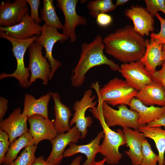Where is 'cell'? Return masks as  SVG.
<instances>
[{
  "mask_svg": "<svg viewBox=\"0 0 165 165\" xmlns=\"http://www.w3.org/2000/svg\"><path fill=\"white\" fill-rule=\"evenodd\" d=\"M90 111L94 117L100 121L104 133L103 140L100 145L99 153L106 158V162L108 164L113 165L118 164L123 156L119 151V148L126 144L123 131L118 129L116 132L111 129L105 123L97 107Z\"/></svg>",
  "mask_w": 165,
  "mask_h": 165,
  "instance_id": "cell-3",
  "label": "cell"
},
{
  "mask_svg": "<svg viewBox=\"0 0 165 165\" xmlns=\"http://www.w3.org/2000/svg\"><path fill=\"white\" fill-rule=\"evenodd\" d=\"M128 0H117L115 4L116 6L123 5L129 1Z\"/></svg>",
  "mask_w": 165,
  "mask_h": 165,
  "instance_id": "cell-42",
  "label": "cell"
},
{
  "mask_svg": "<svg viewBox=\"0 0 165 165\" xmlns=\"http://www.w3.org/2000/svg\"><path fill=\"white\" fill-rule=\"evenodd\" d=\"M54 101V125L58 134L68 132L71 129L69 119L72 116L69 108L63 104L57 92H49Z\"/></svg>",
  "mask_w": 165,
  "mask_h": 165,
  "instance_id": "cell-22",
  "label": "cell"
},
{
  "mask_svg": "<svg viewBox=\"0 0 165 165\" xmlns=\"http://www.w3.org/2000/svg\"><path fill=\"white\" fill-rule=\"evenodd\" d=\"M126 146L129 149L125 153L133 165H141L142 159V143L145 138L138 130L128 128H123Z\"/></svg>",
  "mask_w": 165,
  "mask_h": 165,
  "instance_id": "cell-18",
  "label": "cell"
},
{
  "mask_svg": "<svg viewBox=\"0 0 165 165\" xmlns=\"http://www.w3.org/2000/svg\"><path fill=\"white\" fill-rule=\"evenodd\" d=\"M30 125L28 132L33 138L35 145L44 140L51 141L57 135L54 120L45 118L38 114L33 115L28 119Z\"/></svg>",
  "mask_w": 165,
  "mask_h": 165,
  "instance_id": "cell-14",
  "label": "cell"
},
{
  "mask_svg": "<svg viewBox=\"0 0 165 165\" xmlns=\"http://www.w3.org/2000/svg\"><path fill=\"white\" fill-rule=\"evenodd\" d=\"M82 159V157L79 156L76 157L72 162L70 165H81V162Z\"/></svg>",
  "mask_w": 165,
  "mask_h": 165,
  "instance_id": "cell-40",
  "label": "cell"
},
{
  "mask_svg": "<svg viewBox=\"0 0 165 165\" xmlns=\"http://www.w3.org/2000/svg\"><path fill=\"white\" fill-rule=\"evenodd\" d=\"M41 20L47 25L57 29H62L63 25L57 14L53 0H43V8L40 11Z\"/></svg>",
  "mask_w": 165,
  "mask_h": 165,
  "instance_id": "cell-27",
  "label": "cell"
},
{
  "mask_svg": "<svg viewBox=\"0 0 165 165\" xmlns=\"http://www.w3.org/2000/svg\"><path fill=\"white\" fill-rule=\"evenodd\" d=\"M81 47L80 58L71 78L74 87H81L84 82L87 72L94 67L105 64L113 71L119 70L120 66L104 54L105 46L103 38L100 35H97L90 43H82Z\"/></svg>",
  "mask_w": 165,
  "mask_h": 165,
  "instance_id": "cell-2",
  "label": "cell"
},
{
  "mask_svg": "<svg viewBox=\"0 0 165 165\" xmlns=\"http://www.w3.org/2000/svg\"><path fill=\"white\" fill-rule=\"evenodd\" d=\"M10 143L8 134L4 131L0 130V163L2 164L8 151Z\"/></svg>",
  "mask_w": 165,
  "mask_h": 165,
  "instance_id": "cell-33",
  "label": "cell"
},
{
  "mask_svg": "<svg viewBox=\"0 0 165 165\" xmlns=\"http://www.w3.org/2000/svg\"><path fill=\"white\" fill-rule=\"evenodd\" d=\"M163 49L164 55L165 58V45H163Z\"/></svg>",
  "mask_w": 165,
  "mask_h": 165,
  "instance_id": "cell-43",
  "label": "cell"
},
{
  "mask_svg": "<svg viewBox=\"0 0 165 165\" xmlns=\"http://www.w3.org/2000/svg\"><path fill=\"white\" fill-rule=\"evenodd\" d=\"M78 0H57L58 7L61 9L64 17V23L62 29V33L70 39L72 43L75 42L77 37L75 28L78 25H85L87 23L85 18L79 15L76 8Z\"/></svg>",
  "mask_w": 165,
  "mask_h": 165,
  "instance_id": "cell-10",
  "label": "cell"
},
{
  "mask_svg": "<svg viewBox=\"0 0 165 165\" xmlns=\"http://www.w3.org/2000/svg\"><path fill=\"white\" fill-rule=\"evenodd\" d=\"M146 9L154 17L159 11L165 15V0H145Z\"/></svg>",
  "mask_w": 165,
  "mask_h": 165,
  "instance_id": "cell-31",
  "label": "cell"
},
{
  "mask_svg": "<svg viewBox=\"0 0 165 165\" xmlns=\"http://www.w3.org/2000/svg\"><path fill=\"white\" fill-rule=\"evenodd\" d=\"M36 148L35 145L27 146L19 157L9 165H32L36 158L35 153Z\"/></svg>",
  "mask_w": 165,
  "mask_h": 165,
  "instance_id": "cell-29",
  "label": "cell"
},
{
  "mask_svg": "<svg viewBox=\"0 0 165 165\" xmlns=\"http://www.w3.org/2000/svg\"><path fill=\"white\" fill-rule=\"evenodd\" d=\"M129 106L130 109L138 113V123L139 126L146 125L158 119L165 114V106L161 107L147 106L135 97L132 99Z\"/></svg>",
  "mask_w": 165,
  "mask_h": 165,
  "instance_id": "cell-23",
  "label": "cell"
},
{
  "mask_svg": "<svg viewBox=\"0 0 165 165\" xmlns=\"http://www.w3.org/2000/svg\"><path fill=\"white\" fill-rule=\"evenodd\" d=\"M87 6L90 14L96 18L100 14L115 10L116 7L112 0L90 1Z\"/></svg>",
  "mask_w": 165,
  "mask_h": 165,
  "instance_id": "cell-28",
  "label": "cell"
},
{
  "mask_svg": "<svg viewBox=\"0 0 165 165\" xmlns=\"http://www.w3.org/2000/svg\"><path fill=\"white\" fill-rule=\"evenodd\" d=\"M8 101L4 98L0 97V120L2 121L7 108Z\"/></svg>",
  "mask_w": 165,
  "mask_h": 165,
  "instance_id": "cell-38",
  "label": "cell"
},
{
  "mask_svg": "<svg viewBox=\"0 0 165 165\" xmlns=\"http://www.w3.org/2000/svg\"><path fill=\"white\" fill-rule=\"evenodd\" d=\"M126 16L133 22L134 30L142 36L150 35L154 30V17L146 9L140 6H132L125 10Z\"/></svg>",
  "mask_w": 165,
  "mask_h": 165,
  "instance_id": "cell-15",
  "label": "cell"
},
{
  "mask_svg": "<svg viewBox=\"0 0 165 165\" xmlns=\"http://www.w3.org/2000/svg\"><path fill=\"white\" fill-rule=\"evenodd\" d=\"M160 24V31L158 33H152L150 35L155 42L159 44L165 45V19L157 13L156 15Z\"/></svg>",
  "mask_w": 165,
  "mask_h": 165,
  "instance_id": "cell-32",
  "label": "cell"
},
{
  "mask_svg": "<svg viewBox=\"0 0 165 165\" xmlns=\"http://www.w3.org/2000/svg\"><path fill=\"white\" fill-rule=\"evenodd\" d=\"M98 97L108 105L115 106L122 104L129 106L138 91L125 80L115 77L97 90Z\"/></svg>",
  "mask_w": 165,
  "mask_h": 165,
  "instance_id": "cell-5",
  "label": "cell"
},
{
  "mask_svg": "<svg viewBox=\"0 0 165 165\" xmlns=\"http://www.w3.org/2000/svg\"><path fill=\"white\" fill-rule=\"evenodd\" d=\"M42 46L34 42L29 47V65L31 72L29 86L38 79L46 85L50 80L51 70L49 62L42 55Z\"/></svg>",
  "mask_w": 165,
  "mask_h": 165,
  "instance_id": "cell-7",
  "label": "cell"
},
{
  "mask_svg": "<svg viewBox=\"0 0 165 165\" xmlns=\"http://www.w3.org/2000/svg\"><path fill=\"white\" fill-rule=\"evenodd\" d=\"M32 165H49L44 160L42 156H39L36 158Z\"/></svg>",
  "mask_w": 165,
  "mask_h": 165,
  "instance_id": "cell-39",
  "label": "cell"
},
{
  "mask_svg": "<svg viewBox=\"0 0 165 165\" xmlns=\"http://www.w3.org/2000/svg\"><path fill=\"white\" fill-rule=\"evenodd\" d=\"M104 136V132L102 131L87 144L78 145L74 143H70L68 145L69 147L63 152V158L70 157L79 153L83 154L87 159L82 165H92L95 161L96 156L100 149V142Z\"/></svg>",
  "mask_w": 165,
  "mask_h": 165,
  "instance_id": "cell-19",
  "label": "cell"
},
{
  "mask_svg": "<svg viewBox=\"0 0 165 165\" xmlns=\"http://www.w3.org/2000/svg\"><path fill=\"white\" fill-rule=\"evenodd\" d=\"M106 161V159L104 157L101 160L95 161L92 165H105V163Z\"/></svg>",
  "mask_w": 165,
  "mask_h": 165,
  "instance_id": "cell-41",
  "label": "cell"
},
{
  "mask_svg": "<svg viewBox=\"0 0 165 165\" xmlns=\"http://www.w3.org/2000/svg\"><path fill=\"white\" fill-rule=\"evenodd\" d=\"M149 127H163L165 130V114L158 119L150 122L146 125Z\"/></svg>",
  "mask_w": 165,
  "mask_h": 165,
  "instance_id": "cell-37",
  "label": "cell"
},
{
  "mask_svg": "<svg viewBox=\"0 0 165 165\" xmlns=\"http://www.w3.org/2000/svg\"><path fill=\"white\" fill-rule=\"evenodd\" d=\"M112 21V16L106 13L100 14L96 18L97 24L101 27H106L109 25Z\"/></svg>",
  "mask_w": 165,
  "mask_h": 165,
  "instance_id": "cell-36",
  "label": "cell"
},
{
  "mask_svg": "<svg viewBox=\"0 0 165 165\" xmlns=\"http://www.w3.org/2000/svg\"><path fill=\"white\" fill-rule=\"evenodd\" d=\"M28 119L18 108L15 109L7 118L1 121L0 129L8 134L10 143L17 138L28 132L27 123Z\"/></svg>",
  "mask_w": 165,
  "mask_h": 165,
  "instance_id": "cell-17",
  "label": "cell"
},
{
  "mask_svg": "<svg viewBox=\"0 0 165 165\" xmlns=\"http://www.w3.org/2000/svg\"><path fill=\"white\" fill-rule=\"evenodd\" d=\"M81 134L75 125L65 133L57 134L51 141V152L46 161L49 165H59L63 157L67 146L71 143L77 142L81 139Z\"/></svg>",
  "mask_w": 165,
  "mask_h": 165,
  "instance_id": "cell-13",
  "label": "cell"
},
{
  "mask_svg": "<svg viewBox=\"0 0 165 165\" xmlns=\"http://www.w3.org/2000/svg\"><path fill=\"white\" fill-rule=\"evenodd\" d=\"M57 28L49 26L45 24L42 26L41 34L35 42L42 46L45 51V57L49 62L51 70V80L61 64L53 56L52 52L54 44L57 42L63 43L69 39L62 33L58 32Z\"/></svg>",
  "mask_w": 165,
  "mask_h": 165,
  "instance_id": "cell-9",
  "label": "cell"
},
{
  "mask_svg": "<svg viewBox=\"0 0 165 165\" xmlns=\"http://www.w3.org/2000/svg\"><path fill=\"white\" fill-rule=\"evenodd\" d=\"M98 98L97 107L108 127L119 126L123 128L138 130L139 115L137 112L129 109L127 105L124 104L118 105V109H115L99 97Z\"/></svg>",
  "mask_w": 165,
  "mask_h": 165,
  "instance_id": "cell-6",
  "label": "cell"
},
{
  "mask_svg": "<svg viewBox=\"0 0 165 165\" xmlns=\"http://www.w3.org/2000/svg\"><path fill=\"white\" fill-rule=\"evenodd\" d=\"M35 145L32 136L28 132L10 143L5 156L3 165H9L14 161L20 150L27 146Z\"/></svg>",
  "mask_w": 165,
  "mask_h": 165,
  "instance_id": "cell-26",
  "label": "cell"
},
{
  "mask_svg": "<svg viewBox=\"0 0 165 165\" xmlns=\"http://www.w3.org/2000/svg\"><path fill=\"white\" fill-rule=\"evenodd\" d=\"M152 76L153 80L162 84L165 89V61L163 62L161 69L156 71Z\"/></svg>",
  "mask_w": 165,
  "mask_h": 165,
  "instance_id": "cell-35",
  "label": "cell"
},
{
  "mask_svg": "<svg viewBox=\"0 0 165 165\" xmlns=\"http://www.w3.org/2000/svg\"><path fill=\"white\" fill-rule=\"evenodd\" d=\"M135 98L147 106H165V89L162 84L156 81L145 86L138 91Z\"/></svg>",
  "mask_w": 165,
  "mask_h": 165,
  "instance_id": "cell-20",
  "label": "cell"
},
{
  "mask_svg": "<svg viewBox=\"0 0 165 165\" xmlns=\"http://www.w3.org/2000/svg\"><path fill=\"white\" fill-rule=\"evenodd\" d=\"M39 36H34L26 39H18L12 38L3 31H0V37L9 41L12 46V51L15 57L17 67L15 71L11 74L2 73L0 75V79L7 77L16 79L20 86L26 88L29 86L28 78L30 75L29 68L24 65V58L27 49L33 42L37 40Z\"/></svg>",
  "mask_w": 165,
  "mask_h": 165,
  "instance_id": "cell-4",
  "label": "cell"
},
{
  "mask_svg": "<svg viewBox=\"0 0 165 165\" xmlns=\"http://www.w3.org/2000/svg\"><path fill=\"white\" fill-rule=\"evenodd\" d=\"M26 0H16L12 3L2 2L0 4V25L8 27L20 23L28 13Z\"/></svg>",
  "mask_w": 165,
  "mask_h": 165,
  "instance_id": "cell-12",
  "label": "cell"
},
{
  "mask_svg": "<svg viewBox=\"0 0 165 165\" xmlns=\"http://www.w3.org/2000/svg\"><path fill=\"white\" fill-rule=\"evenodd\" d=\"M142 159L141 165H157L158 155L153 151L150 144L145 138L142 143Z\"/></svg>",
  "mask_w": 165,
  "mask_h": 165,
  "instance_id": "cell-30",
  "label": "cell"
},
{
  "mask_svg": "<svg viewBox=\"0 0 165 165\" xmlns=\"http://www.w3.org/2000/svg\"><path fill=\"white\" fill-rule=\"evenodd\" d=\"M51 97L49 92L36 99L33 95L26 94L22 114L28 118L34 115L38 114L48 119V106Z\"/></svg>",
  "mask_w": 165,
  "mask_h": 165,
  "instance_id": "cell-24",
  "label": "cell"
},
{
  "mask_svg": "<svg viewBox=\"0 0 165 165\" xmlns=\"http://www.w3.org/2000/svg\"><path fill=\"white\" fill-rule=\"evenodd\" d=\"M138 130L144 137L153 140L158 153V165H164L165 152V130L160 127H149L146 125H140Z\"/></svg>",
  "mask_w": 165,
  "mask_h": 165,
  "instance_id": "cell-25",
  "label": "cell"
},
{
  "mask_svg": "<svg viewBox=\"0 0 165 165\" xmlns=\"http://www.w3.org/2000/svg\"><path fill=\"white\" fill-rule=\"evenodd\" d=\"M163 164H164V165H165V159H164V160Z\"/></svg>",
  "mask_w": 165,
  "mask_h": 165,
  "instance_id": "cell-44",
  "label": "cell"
},
{
  "mask_svg": "<svg viewBox=\"0 0 165 165\" xmlns=\"http://www.w3.org/2000/svg\"><path fill=\"white\" fill-rule=\"evenodd\" d=\"M105 52L123 63L139 61L146 50V39L126 25L103 38Z\"/></svg>",
  "mask_w": 165,
  "mask_h": 165,
  "instance_id": "cell-1",
  "label": "cell"
},
{
  "mask_svg": "<svg viewBox=\"0 0 165 165\" xmlns=\"http://www.w3.org/2000/svg\"><path fill=\"white\" fill-rule=\"evenodd\" d=\"M96 97L95 95H92V90L88 89L84 92L82 98L80 101H75L74 103L73 109L74 112L69 124L72 126L75 124L81 133V139L86 137L87 128L93 123L92 118L89 116H86L85 113L88 108L93 109L96 108L97 102L94 101Z\"/></svg>",
  "mask_w": 165,
  "mask_h": 165,
  "instance_id": "cell-8",
  "label": "cell"
},
{
  "mask_svg": "<svg viewBox=\"0 0 165 165\" xmlns=\"http://www.w3.org/2000/svg\"><path fill=\"white\" fill-rule=\"evenodd\" d=\"M31 8L30 16L38 24L41 22V19L38 13V8L40 4L39 0H26Z\"/></svg>",
  "mask_w": 165,
  "mask_h": 165,
  "instance_id": "cell-34",
  "label": "cell"
},
{
  "mask_svg": "<svg viewBox=\"0 0 165 165\" xmlns=\"http://www.w3.org/2000/svg\"><path fill=\"white\" fill-rule=\"evenodd\" d=\"M163 45L156 43L151 38L146 39V50L140 61L147 71L152 75L158 66L162 65L165 61L163 52Z\"/></svg>",
  "mask_w": 165,
  "mask_h": 165,
  "instance_id": "cell-21",
  "label": "cell"
},
{
  "mask_svg": "<svg viewBox=\"0 0 165 165\" xmlns=\"http://www.w3.org/2000/svg\"><path fill=\"white\" fill-rule=\"evenodd\" d=\"M42 26L35 22L28 13L26 14L19 23L13 26H0V31L6 33L14 38L24 40L41 34Z\"/></svg>",
  "mask_w": 165,
  "mask_h": 165,
  "instance_id": "cell-16",
  "label": "cell"
},
{
  "mask_svg": "<svg viewBox=\"0 0 165 165\" xmlns=\"http://www.w3.org/2000/svg\"><path fill=\"white\" fill-rule=\"evenodd\" d=\"M118 71L127 83L138 91L153 82L152 75L140 61L123 63Z\"/></svg>",
  "mask_w": 165,
  "mask_h": 165,
  "instance_id": "cell-11",
  "label": "cell"
}]
</instances>
